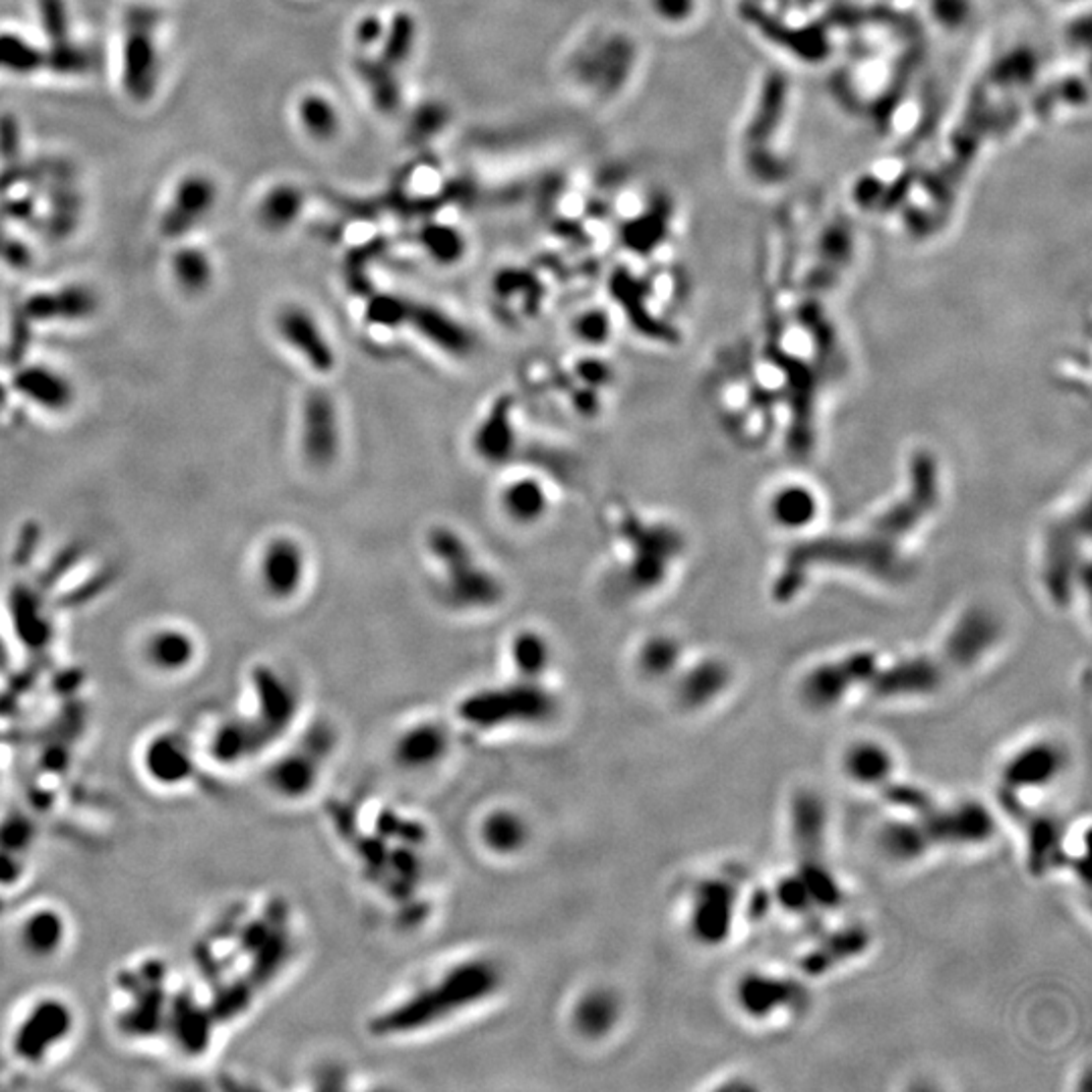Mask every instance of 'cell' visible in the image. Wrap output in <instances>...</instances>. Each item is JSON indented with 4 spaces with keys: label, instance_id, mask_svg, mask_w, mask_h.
<instances>
[{
    "label": "cell",
    "instance_id": "obj_1",
    "mask_svg": "<svg viewBox=\"0 0 1092 1092\" xmlns=\"http://www.w3.org/2000/svg\"><path fill=\"white\" fill-rule=\"evenodd\" d=\"M77 1010L59 993L35 995L14 1018L8 1032V1054L26 1069L49 1065L75 1036Z\"/></svg>",
    "mask_w": 1092,
    "mask_h": 1092
},
{
    "label": "cell",
    "instance_id": "obj_2",
    "mask_svg": "<svg viewBox=\"0 0 1092 1092\" xmlns=\"http://www.w3.org/2000/svg\"><path fill=\"white\" fill-rule=\"evenodd\" d=\"M878 664L881 660L874 654L862 652L811 668L799 684L803 707L813 713L838 709L856 688L868 686Z\"/></svg>",
    "mask_w": 1092,
    "mask_h": 1092
},
{
    "label": "cell",
    "instance_id": "obj_3",
    "mask_svg": "<svg viewBox=\"0 0 1092 1092\" xmlns=\"http://www.w3.org/2000/svg\"><path fill=\"white\" fill-rule=\"evenodd\" d=\"M934 848H977L993 840L997 820L991 809L979 801L965 799L951 805L934 803L920 815Z\"/></svg>",
    "mask_w": 1092,
    "mask_h": 1092
},
{
    "label": "cell",
    "instance_id": "obj_4",
    "mask_svg": "<svg viewBox=\"0 0 1092 1092\" xmlns=\"http://www.w3.org/2000/svg\"><path fill=\"white\" fill-rule=\"evenodd\" d=\"M138 767L146 781L159 789H182L196 775V752L175 730L153 732L140 746Z\"/></svg>",
    "mask_w": 1092,
    "mask_h": 1092
},
{
    "label": "cell",
    "instance_id": "obj_5",
    "mask_svg": "<svg viewBox=\"0 0 1092 1092\" xmlns=\"http://www.w3.org/2000/svg\"><path fill=\"white\" fill-rule=\"evenodd\" d=\"M1067 767L1069 754L1058 740H1032L1008 756L1002 767V783L1010 793L1038 791L1054 785Z\"/></svg>",
    "mask_w": 1092,
    "mask_h": 1092
},
{
    "label": "cell",
    "instance_id": "obj_6",
    "mask_svg": "<svg viewBox=\"0 0 1092 1092\" xmlns=\"http://www.w3.org/2000/svg\"><path fill=\"white\" fill-rule=\"evenodd\" d=\"M738 910V891L727 878H707L692 893L690 930L703 945L725 943Z\"/></svg>",
    "mask_w": 1092,
    "mask_h": 1092
},
{
    "label": "cell",
    "instance_id": "obj_7",
    "mask_svg": "<svg viewBox=\"0 0 1092 1092\" xmlns=\"http://www.w3.org/2000/svg\"><path fill=\"white\" fill-rule=\"evenodd\" d=\"M14 938L18 951L26 959L49 963L57 959L71 941L69 916L55 905H35L20 914Z\"/></svg>",
    "mask_w": 1092,
    "mask_h": 1092
},
{
    "label": "cell",
    "instance_id": "obj_8",
    "mask_svg": "<svg viewBox=\"0 0 1092 1092\" xmlns=\"http://www.w3.org/2000/svg\"><path fill=\"white\" fill-rule=\"evenodd\" d=\"M282 341L318 374L337 368V351L318 318L304 306H286L276 318Z\"/></svg>",
    "mask_w": 1092,
    "mask_h": 1092
},
{
    "label": "cell",
    "instance_id": "obj_9",
    "mask_svg": "<svg viewBox=\"0 0 1092 1092\" xmlns=\"http://www.w3.org/2000/svg\"><path fill=\"white\" fill-rule=\"evenodd\" d=\"M945 682V670L938 662L914 656L891 666L878 664L868 688L881 701H907L934 694Z\"/></svg>",
    "mask_w": 1092,
    "mask_h": 1092
},
{
    "label": "cell",
    "instance_id": "obj_10",
    "mask_svg": "<svg viewBox=\"0 0 1092 1092\" xmlns=\"http://www.w3.org/2000/svg\"><path fill=\"white\" fill-rule=\"evenodd\" d=\"M805 993L799 983L761 971H748L734 989L736 1008L750 1020H769L777 1014L797 1010Z\"/></svg>",
    "mask_w": 1092,
    "mask_h": 1092
},
{
    "label": "cell",
    "instance_id": "obj_11",
    "mask_svg": "<svg viewBox=\"0 0 1092 1092\" xmlns=\"http://www.w3.org/2000/svg\"><path fill=\"white\" fill-rule=\"evenodd\" d=\"M343 447V425L337 403L326 392H310L302 413V451L316 468L337 462Z\"/></svg>",
    "mask_w": 1092,
    "mask_h": 1092
},
{
    "label": "cell",
    "instance_id": "obj_12",
    "mask_svg": "<svg viewBox=\"0 0 1092 1092\" xmlns=\"http://www.w3.org/2000/svg\"><path fill=\"white\" fill-rule=\"evenodd\" d=\"M155 24L157 14L153 10L140 6L130 12L124 83L130 96L136 100H146L157 83V49L153 41Z\"/></svg>",
    "mask_w": 1092,
    "mask_h": 1092
},
{
    "label": "cell",
    "instance_id": "obj_13",
    "mask_svg": "<svg viewBox=\"0 0 1092 1092\" xmlns=\"http://www.w3.org/2000/svg\"><path fill=\"white\" fill-rule=\"evenodd\" d=\"M306 552L292 537H276L263 546L259 558V579L265 593L286 601L298 595L306 579Z\"/></svg>",
    "mask_w": 1092,
    "mask_h": 1092
},
{
    "label": "cell",
    "instance_id": "obj_14",
    "mask_svg": "<svg viewBox=\"0 0 1092 1092\" xmlns=\"http://www.w3.org/2000/svg\"><path fill=\"white\" fill-rule=\"evenodd\" d=\"M476 558L478 556L474 554L441 570L445 599L460 609L492 607L504 595V587L496 572L480 564Z\"/></svg>",
    "mask_w": 1092,
    "mask_h": 1092
},
{
    "label": "cell",
    "instance_id": "obj_15",
    "mask_svg": "<svg viewBox=\"0 0 1092 1092\" xmlns=\"http://www.w3.org/2000/svg\"><path fill=\"white\" fill-rule=\"evenodd\" d=\"M791 838L801 854L803 860H815L822 858L826 840H828V824L830 813L824 797L815 791L801 789L791 799Z\"/></svg>",
    "mask_w": 1092,
    "mask_h": 1092
},
{
    "label": "cell",
    "instance_id": "obj_16",
    "mask_svg": "<svg viewBox=\"0 0 1092 1092\" xmlns=\"http://www.w3.org/2000/svg\"><path fill=\"white\" fill-rule=\"evenodd\" d=\"M842 771L854 785L881 791L895 779L897 756L881 740L860 738L844 750Z\"/></svg>",
    "mask_w": 1092,
    "mask_h": 1092
},
{
    "label": "cell",
    "instance_id": "obj_17",
    "mask_svg": "<svg viewBox=\"0 0 1092 1092\" xmlns=\"http://www.w3.org/2000/svg\"><path fill=\"white\" fill-rule=\"evenodd\" d=\"M732 672L727 662L719 658H707L690 666L678 682V699L688 711H703L717 703L728 690Z\"/></svg>",
    "mask_w": 1092,
    "mask_h": 1092
},
{
    "label": "cell",
    "instance_id": "obj_18",
    "mask_svg": "<svg viewBox=\"0 0 1092 1092\" xmlns=\"http://www.w3.org/2000/svg\"><path fill=\"white\" fill-rule=\"evenodd\" d=\"M517 447V431L512 421V401L504 399L492 405L484 421L476 427L474 449L488 464L506 462Z\"/></svg>",
    "mask_w": 1092,
    "mask_h": 1092
},
{
    "label": "cell",
    "instance_id": "obj_19",
    "mask_svg": "<svg viewBox=\"0 0 1092 1092\" xmlns=\"http://www.w3.org/2000/svg\"><path fill=\"white\" fill-rule=\"evenodd\" d=\"M878 846L885 856L899 864L918 862L934 850V844L920 815H907L887 822L878 832Z\"/></svg>",
    "mask_w": 1092,
    "mask_h": 1092
},
{
    "label": "cell",
    "instance_id": "obj_20",
    "mask_svg": "<svg viewBox=\"0 0 1092 1092\" xmlns=\"http://www.w3.org/2000/svg\"><path fill=\"white\" fill-rule=\"evenodd\" d=\"M407 322L415 324V328L427 343H431L433 347H437L439 351L447 355L466 357L468 353H472V347H474L472 335L460 322H456L453 318H449L447 314L439 310L425 308V306H419V308L409 306Z\"/></svg>",
    "mask_w": 1092,
    "mask_h": 1092
},
{
    "label": "cell",
    "instance_id": "obj_21",
    "mask_svg": "<svg viewBox=\"0 0 1092 1092\" xmlns=\"http://www.w3.org/2000/svg\"><path fill=\"white\" fill-rule=\"evenodd\" d=\"M997 640V627L979 617H967L965 621H959V625L949 633V640L945 644V658L951 666L957 668H971L975 666L993 646Z\"/></svg>",
    "mask_w": 1092,
    "mask_h": 1092
},
{
    "label": "cell",
    "instance_id": "obj_22",
    "mask_svg": "<svg viewBox=\"0 0 1092 1092\" xmlns=\"http://www.w3.org/2000/svg\"><path fill=\"white\" fill-rule=\"evenodd\" d=\"M144 660L159 674H181L196 660V644L179 627H163L146 640Z\"/></svg>",
    "mask_w": 1092,
    "mask_h": 1092
},
{
    "label": "cell",
    "instance_id": "obj_23",
    "mask_svg": "<svg viewBox=\"0 0 1092 1092\" xmlns=\"http://www.w3.org/2000/svg\"><path fill=\"white\" fill-rule=\"evenodd\" d=\"M215 184L204 177H188L181 182L175 206L165 215L163 231L167 237H181L215 202Z\"/></svg>",
    "mask_w": 1092,
    "mask_h": 1092
},
{
    "label": "cell",
    "instance_id": "obj_24",
    "mask_svg": "<svg viewBox=\"0 0 1092 1092\" xmlns=\"http://www.w3.org/2000/svg\"><path fill=\"white\" fill-rule=\"evenodd\" d=\"M500 506L514 525H537L548 512V494L541 480L519 476L502 488Z\"/></svg>",
    "mask_w": 1092,
    "mask_h": 1092
},
{
    "label": "cell",
    "instance_id": "obj_25",
    "mask_svg": "<svg viewBox=\"0 0 1092 1092\" xmlns=\"http://www.w3.org/2000/svg\"><path fill=\"white\" fill-rule=\"evenodd\" d=\"M94 308H96V298L89 290L67 288V290H61L59 294L33 296L24 306V314L26 318H37V320H55V318L77 320V318H87L94 312Z\"/></svg>",
    "mask_w": 1092,
    "mask_h": 1092
},
{
    "label": "cell",
    "instance_id": "obj_26",
    "mask_svg": "<svg viewBox=\"0 0 1092 1092\" xmlns=\"http://www.w3.org/2000/svg\"><path fill=\"white\" fill-rule=\"evenodd\" d=\"M14 384L31 401L49 409H63L71 403V386L47 368H24L16 374Z\"/></svg>",
    "mask_w": 1092,
    "mask_h": 1092
},
{
    "label": "cell",
    "instance_id": "obj_27",
    "mask_svg": "<svg viewBox=\"0 0 1092 1092\" xmlns=\"http://www.w3.org/2000/svg\"><path fill=\"white\" fill-rule=\"evenodd\" d=\"M12 617L22 642L33 648H43L49 642V625L41 613L39 601L24 587H16L12 593Z\"/></svg>",
    "mask_w": 1092,
    "mask_h": 1092
},
{
    "label": "cell",
    "instance_id": "obj_28",
    "mask_svg": "<svg viewBox=\"0 0 1092 1092\" xmlns=\"http://www.w3.org/2000/svg\"><path fill=\"white\" fill-rule=\"evenodd\" d=\"M682 652L678 642L672 638H650L640 652V668L652 676V678H664L674 674V670L680 666Z\"/></svg>",
    "mask_w": 1092,
    "mask_h": 1092
},
{
    "label": "cell",
    "instance_id": "obj_29",
    "mask_svg": "<svg viewBox=\"0 0 1092 1092\" xmlns=\"http://www.w3.org/2000/svg\"><path fill=\"white\" fill-rule=\"evenodd\" d=\"M302 210V194L294 186L274 188L261 202V221L269 229H284L296 221Z\"/></svg>",
    "mask_w": 1092,
    "mask_h": 1092
},
{
    "label": "cell",
    "instance_id": "obj_30",
    "mask_svg": "<svg viewBox=\"0 0 1092 1092\" xmlns=\"http://www.w3.org/2000/svg\"><path fill=\"white\" fill-rule=\"evenodd\" d=\"M255 686L261 709L269 717V721L286 719L292 709V696L286 690V684H282V680L276 676V672L269 668H257Z\"/></svg>",
    "mask_w": 1092,
    "mask_h": 1092
},
{
    "label": "cell",
    "instance_id": "obj_31",
    "mask_svg": "<svg viewBox=\"0 0 1092 1092\" xmlns=\"http://www.w3.org/2000/svg\"><path fill=\"white\" fill-rule=\"evenodd\" d=\"M811 508H813V496L803 488L781 490L773 500V514L777 523L789 529H799V525H805L813 517Z\"/></svg>",
    "mask_w": 1092,
    "mask_h": 1092
},
{
    "label": "cell",
    "instance_id": "obj_32",
    "mask_svg": "<svg viewBox=\"0 0 1092 1092\" xmlns=\"http://www.w3.org/2000/svg\"><path fill=\"white\" fill-rule=\"evenodd\" d=\"M878 793L887 799L889 805H893L905 815H922L936 803L932 795L924 791L922 787L912 785V783H903L897 779L889 781Z\"/></svg>",
    "mask_w": 1092,
    "mask_h": 1092
},
{
    "label": "cell",
    "instance_id": "obj_33",
    "mask_svg": "<svg viewBox=\"0 0 1092 1092\" xmlns=\"http://www.w3.org/2000/svg\"><path fill=\"white\" fill-rule=\"evenodd\" d=\"M175 276L182 290L190 294L202 292L213 278L208 257L198 249H182L175 257Z\"/></svg>",
    "mask_w": 1092,
    "mask_h": 1092
},
{
    "label": "cell",
    "instance_id": "obj_34",
    "mask_svg": "<svg viewBox=\"0 0 1092 1092\" xmlns=\"http://www.w3.org/2000/svg\"><path fill=\"white\" fill-rule=\"evenodd\" d=\"M548 644L537 631H521L512 642V660L523 674H541L548 664Z\"/></svg>",
    "mask_w": 1092,
    "mask_h": 1092
},
{
    "label": "cell",
    "instance_id": "obj_35",
    "mask_svg": "<svg viewBox=\"0 0 1092 1092\" xmlns=\"http://www.w3.org/2000/svg\"><path fill=\"white\" fill-rule=\"evenodd\" d=\"M247 728L243 725H221L215 728L208 740V754L219 763H233L243 759L247 752V744L251 742V736H247Z\"/></svg>",
    "mask_w": 1092,
    "mask_h": 1092
},
{
    "label": "cell",
    "instance_id": "obj_36",
    "mask_svg": "<svg viewBox=\"0 0 1092 1092\" xmlns=\"http://www.w3.org/2000/svg\"><path fill=\"white\" fill-rule=\"evenodd\" d=\"M304 126L316 136V138H330L339 128V116L337 110L320 96H308L302 102L300 108Z\"/></svg>",
    "mask_w": 1092,
    "mask_h": 1092
},
{
    "label": "cell",
    "instance_id": "obj_37",
    "mask_svg": "<svg viewBox=\"0 0 1092 1092\" xmlns=\"http://www.w3.org/2000/svg\"><path fill=\"white\" fill-rule=\"evenodd\" d=\"M43 63V55L14 35H0V67L12 71H33Z\"/></svg>",
    "mask_w": 1092,
    "mask_h": 1092
},
{
    "label": "cell",
    "instance_id": "obj_38",
    "mask_svg": "<svg viewBox=\"0 0 1092 1092\" xmlns=\"http://www.w3.org/2000/svg\"><path fill=\"white\" fill-rule=\"evenodd\" d=\"M427 251L439 261H456L464 253L462 237L449 227H431L423 233Z\"/></svg>",
    "mask_w": 1092,
    "mask_h": 1092
},
{
    "label": "cell",
    "instance_id": "obj_39",
    "mask_svg": "<svg viewBox=\"0 0 1092 1092\" xmlns=\"http://www.w3.org/2000/svg\"><path fill=\"white\" fill-rule=\"evenodd\" d=\"M775 901L789 912H795V914H805L807 910L813 909L811 905V899H809V893L803 885V881L799 878V874H789L785 876L783 881H779L777 889H775Z\"/></svg>",
    "mask_w": 1092,
    "mask_h": 1092
},
{
    "label": "cell",
    "instance_id": "obj_40",
    "mask_svg": "<svg viewBox=\"0 0 1092 1092\" xmlns=\"http://www.w3.org/2000/svg\"><path fill=\"white\" fill-rule=\"evenodd\" d=\"M33 838V830L24 820H20V815H6V820L0 824V850L24 856Z\"/></svg>",
    "mask_w": 1092,
    "mask_h": 1092
},
{
    "label": "cell",
    "instance_id": "obj_41",
    "mask_svg": "<svg viewBox=\"0 0 1092 1092\" xmlns=\"http://www.w3.org/2000/svg\"><path fill=\"white\" fill-rule=\"evenodd\" d=\"M574 332L587 345H603L611 335L609 318L601 310H589L577 318Z\"/></svg>",
    "mask_w": 1092,
    "mask_h": 1092
},
{
    "label": "cell",
    "instance_id": "obj_42",
    "mask_svg": "<svg viewBox=\"0 0 1092 1092\" xmlns=\"http://www.w3.org/2000/svg\"><path fill=\"white\" fill-rule=\"evenodd\" d=\"M51 65L53 69L63 71V73H77V71H85L92 65V55L77 47L67 45V41H61L51 53Z\"/></svg>",
    "mask_w": 1092,
    "mask_h": 1092
},
{
    "label": "cell",
    "instance_id": "obj_43",
    "mask_svg": "<svg viewBox=\"0 0 1092 1092\" xmlns=\"http://www.w3.org/2000/svg\"><path fill=\"white\" fill-rule=\"evenodd\" d=\"M368 316L380 326H395L407 322L409 306L395 298H378L374 304H370Z\"/></svg>",
    "mask_w": 1092,
    "mask_h": 1092
},
{
    "label": "cell",
    "instance_id": "obj_44",
    "mask_svg": "<svg viewBox=\"0 0 1092 1092\" xmlns=\"http://www.w3.org/2000/svg\"><path fill=\"white\" fill-rule=\"evenodd\" d=\"M41 14L45 31L55 39V43L65 41L67 35V14L63 0H41Z\"/></svg>",
    "mask_w": 1092,
    "mask_h": 1092
},
{
    "label": "cell",
    "instance_id": "obj_45",
    "mask_svg": "<svg viewBox=\"0 0 1092 1092\" xmlns=\"http://www.w3.org/2000/svg\"><path fill=\"white\" fill-rule=\"evenodd\" d=\"M395 24H397V26H395V31H392V35H390V41H388V45H386V55H388V59H392V61L405 57V53H407L409 47H411V35H413V24L409 22V18L399 16V18L395 20Z\"/></svg>",
    "mask_w": 1092,
    "mask_h": 1092
},
{
    "label": "cell",
    "instance_id": "obj_46",
    "mask_svg": "<svg viewBox=\"0 0 1092 1092\" xmlns=\"http://www.w3.org/2000/svg\"><path fill=\"white\" fill-rule=\"evenodd\" d=\"M18 155V126L12 118L0 120V157L14 161Z\"/></svg>",
    "mask_w": 1092,
    "mask_h": 1092
},
{
    "label": "cell",
    "instance_id": "obj_47",
    "mask_svg": "<svg viewBox=\"0 0 1092 1092\" xmlns=\"http://www.w3.org/2000/svg\"><path fill=\"white\" fill-rule=\"evenodd\" d=\"M79 554H81V552H79V548H77V546H71V548H67V550H65V552H63V554H61V556H59V558H57V560H55V562H53V564L49 566V570H47V577H45V585H51V583H55V581H57V579H59V577H61V574H63V572H65L67 568H71V566H73V564H75V562L79 560Z\"/></svg>",
    "mask_w": 1092,
    "mask_h": 1092
},
{
    "label": "cell",
    "instance_id": "obj_48",
    "mask_svg": "<svg viewBox=\"0 0 1092 1092\" xmlns=\"http://www.w3.org/2000/svg\"><path fill=\"white\" fill-rule=\"evenodd\" d=\"M110 581H112V574H110V572H100V574L94 577L92 581L83 583V585L71 595V601H87V599L96 597L104 587H108Z\"/></svg>",
    "mask_w": 1092,
    "mask_h": 1092
},
{
    "label": "cell",
    "instance_id": "obj_49",
    "mask_svg": "<svg viewBox=\"0 0 1092 1092\" xmlns=\"http://www.w3.org/2000/svg\"><path fill=\"white\" fill-rule=\"evenodd\" d=\"M28 330H26V314H18L14 322V337H12V359H18L26 351Z\"/></svg>",
    "mask_w": 1092,
    "mask_h": 1092
},
{
    "label": "cell",
    "instance_id": "obj_50",
    "mask_svg": "<svg viewBox=\"0 0 1092 1092\" xmlns=\"http://www.w3.org/2000/svg\"><path fill=\"white\" fill-rule=\"evenodd\" d=\"M0 249H4V251H2V255H4V259H6V261H10L12 265H16V267H22V265H26V263H28V251H26V247H22L20 243L8 241V243H4V245H2Z\"/></svg>",
    "mask_w": 1092,
    "mask_h": 1092
},
{
    "label": "cell",
    "instance_id": "obj_51",
    "mask_svg": "<svg viewBox=\"0 0 1092 1092\" xmlns=\"http://www.w3.org/2000/svg\"><path fill=\"white\" fill-rule=\"evenodd\" d=\"M380 35H382L380 20L374 18V16L364 18L363 22L359 24V39H361V43L370 45V43H374L376 39H380Z\"/></svg>",
    "mask_w": 1092,
    "mask_h": 1092
},
{
    "label": "cell",
    "instance_id": "obj_52",
    "mask_svg": "<svg viewBox=\"0 0 1092 1092\" xmlns=\"http://www.w3.org/2000/svg\"><path fill=\"white\" fill-rule=\"evenodd\" d=\"M37 539H39V531H37L33 525H28V527L24 529V537L20 539V545H18V550H16V558H18V562L28 560L31 550L35 548V541H37Z\"/></svg>",
    "mask_w": 1092,
    "mask_h": 1092
},
{
    "label": "cell",
    "instance_id": "obj_53",
    "mask_svg": "<svg viewBox=\"0 0 1092 1092\" xmlns=\"http://www.w3.org/2000/svg\"><path fill=\"white\" fill-rule=\"evenodd\" d=\"M654 2H656L658 10H660L662 14L672 16V18H676V16H680V14L686 12V8H684V6H686V0H654Z\"/></svg>",
    "mask_w": 1092,
    "mask_h": 1092
},
{
    "label": "cell",
    "instance_id": "obj_54",
    "mask_svg": "<svg viewBox=\"0 0 1092 1092\" xmlns=\"http://www.w3.org/2000/svg\"><path fill=\"white\" fill-rule=\"evenodd\" d=\"M2 397H4V392H2V386H0V401H2Z\"/></svg>",
    "mask_w": 1092,
    "mask_h": 1092
}]
</instances>
